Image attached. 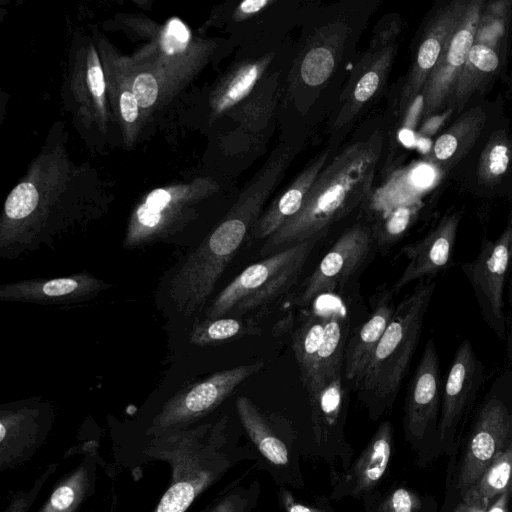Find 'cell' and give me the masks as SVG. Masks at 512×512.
Wrapping results in <instances>:
<instances>
[{
    "mask_svg": "<svg viewBox=\"0 0 512 512\" xmlns=\"http://www.w3.org/2000/svg\"><path fill=\"white\" fill-rule=\"evenodd\" d=\"M145 437L144 455L171 467L167 490L152 512H186L205 490L245 457L231 437L227 415Z\"/></svg>",
    "mask_w": 512,
    "mask_h": 512,
    "instance_id": "obj_1",
    "label": "cell"
},
{
    "mask_svg": "<svg viewBox=\"0 0 512 512\" xmlns=\"http://www.w3.org/2000/svg\"><path fill=\"white\" fill-rule=\"evenodd\" d=\"M382 148V136L350 145L326 164L300 210L267 238L260 250L269 256L304 241L349 215L368 195Z\"/></svg>",
    "mask_w": 512,
    "mask_h": 512,
    "instance_id": "obj_2",
    "label": "cell"
},
{
    "mask_svg": "<svg viewBox=\"0 0 512 512\" xmlns=\"http://www.w3.org/2000/svg\"><path fill=\"white\" fill-rule=\"evenodd\" d=\"M274 189L270 178L255 177L228 216L185 259L169 287V296L179 313L191 317L202 311L227 265L251 234Z\"/></svg>",
    "mask_w": 512,
    "mask_h": 512,
    "instance_id": "obj_3",
    "label": "cell"
},
{
    "mask_svg": "<svg viewBox=\"0 0 512 512\" xmlns=\"http://www.w3.org/2000/svg\"><path fill=\"white\" fill-rule=\"evenodd\" d=\"M434 290L435 282L421 281L401 300L371 356L357 390L374 420L393 405L419 342Z\"/></svg>",
    "mask_w": 512,
    "mask_h": 512,
    "instance_id": "obj_4",
    "label": "cell"
},
{
    "mask_svg": "<svg viewBox=\"0 0 512 512\" xmlns=\"http://www.w3.org/2000/svg\"><path fill=\"white\" fill-rule=\"evenodd\" d=\"M290 245L246 267L211 302L207 319L261 312L282 298L296 284L317 243L326 235Z\"/></svg>",
    "mask_w": 512,
    "mask_h": 512,
    "instance_id": "obj_5",
    "label": "cell"
},
{
    "mask_svg": "<svg viewBox=\"0 0 512 512\" xmlns=\"http://www.w3.org/2000/svg\"><path fill=\"white\" fill-rule=\"evenodd\" d=\"M350 315L334 293L316 298L301 314L292 333V350L302 383L344 365Z\"/></svg>",
    "mask_w": 512,
    "mask_h": 512,
    "instance_id": "obj_6",
    "label": "cell"
},
{
    "mask_svg": "<svg viewBox=\"0 0 512 512\" xmlns=\"http://www.w3.org/2000/svg\"><path fill=\"white\" fill-rule=\"evenodd\" d=\"M264 361L239 365L215 372L175 393L148 422L144 436L185 429L218 408L236 389L251 376L260 372Z\"/></svg>",
    "mask_w": 512,
    "mask_h": 512,
    "instance_id": "obj_7",
    "label": "cell"
},
{
    "mask_svg": "<svg viewBox=\"0 0 512 512\" xmlns=\"http://www.w3.org/2000/svg\"><path fill=\"white\" fill-rule=\"evenodd\" d=\"M374 243L367 226L357 223L346 229L304 281L293 303L307 307L319 296L334 293L363 266Z\"/></svg>",
    "mask_w": 512,
    "mask_h": 512,
    "instance_id": "obj_8",
    "label": "cell"
},
{
    "mask_svg": "<svg viewBox=\"0 0 512 512\" xmlns=\"http://www.w3.org/2000/svg\"><path fill=\"white\" fill-rule=\"evenodd\" d=\"M482 0H470L463 18L449 37L422 92L423 112L428 117L446 105L452 96L475 38L483 11Z\"/></svg>",
    "mask_w": 512,
    "mask_h": 512,
    "instance_id": "obj_9",
    "label": "cell"
},
{
    "mask_svg": "<svg viewBox=\"0 0 512 512\" xmlns=\"http://www.w3.org/2000/svg\"><path fill=\"white\" fill-rule=\"evenodd\" d=\"M52 414L45 405L27 404L0 409V470L28 461L46 440Z\"/></svg>",
    "mask_w": 512,
    "mask_h": 512,
    "instance_id": "obj_10",
    "label": "cell"
},
{
    "mask_svg": "<svg viewBox=\"0 0 512 512\" xmlns=\"http://www.w3.org/2000/svg\"><path fill=\"white\" fill-rule=\"evenodd\" d=\"M509 424L508 411L501 401L492 399L483 407L461 464L458 480L461 495L480 479L503 450Z\"/></svg>",
    "mask_w": 512,
    "mask_h": 512,
    "instance_id": "obj_11",
    "label": "cell"
},
{
    "mask_svg": "<svg viewBox=\"0 0 512 512\" xmlns=\"http://www.w3.org/2000/svg\"><path fill=\"white\" fill-rule=\"evenodd\" d=\"M344 365L319 375L304 385L311 408L315 440L321 448L344 442L348 395L344 386Z\"/></svg>",
    "mask_w": 512,
    "mask_h": 512,
    "instance_id": "obj_12",
    "label": "cell"
},
{
    "mask_svg": "<svg viewBox=\"0 0 512 512\" xmlns=\"http://www.w3.org/2000/svg\"><path fill=\"white\" fill-rule=\"evenodd\" d=\"M469 1L455 0L440 7L430 20L415 61L399 96V109L406 110L422 89L436 66L449 37L463 18Z\"/></svg>",
    "mask_w": 512,
    "mask_h": 512,
    "instance_id": "obj_13",
    "label": "cell"
},
{
    "mask_svg": "<svg viewBox=\"0 0 512 512\" xmlns=\"http://www.w3.org/2000/svg\"><path fill=\"white\" fill-rule=\"evenodd\" d=\"M111 286L96 276L81 272L56 278H36L2 284L0 300L67 305L91 300Z\"/></svg>",
    "mask_w": 512,
    "mask_h": 512,
    "instance_id": "obj_14",
    "label": "cell"
},
{
    "mask_svg": "<svg viewBox=\"0 0 512 512\" xmlns=\"http://www.w3.org/2000/svg\"><path fill=\"white\" fill-rule=\"evenodd\" d=\"M440 385L438 356L433 339H429L407 391L404 426L411 440L420 441L436 419Z\"/></svg>",
    "mask_w": 512,
    "mask_h": 512,
    "instance_id": "obj_15",
    "label": "cell"
},
{
    "mask_svg": "<svg viewBox=\"0 0 512 512\" xmlns=\"http://www.w3.org/2000/svg\"><path fill=\"white\" fill-rule=\"evenodd\" d=\"M459 220L458 214L445 216L424 238L403 248L408 263L391 288L393 294L414 280L437 274L447 265L454 249Z\"/></svg>",
    "mask_w": 512,
    "mask_h": 512,
    "instance_id": "obj_16",
    "label": "cell"
},
{
    "mask_svg": "<svg viewBox=\"0 0 512 512\" xmlns=\"http://www.w3.org/2000/svg\"><path fill=\"white\" fill-rule=\"evenodd\" d=\"M393 429L389 421L378 427L356 461L339 476L332 497H360L372 491L384 476L391 458Z\"/></svg>",
    "mask_w": 512,
    "mask_h": 512,
    "instance_id": "obj_17",
    "label": "cell"
},
{
    "mask_svg": "<svg viewBox=\"0 0 512 512\" xmlns=\"http://www.w3.org/2000/svg\"><path fill=\"white\" fill-rule=\"evenodd\" d=\"M393 293H379L368 317L350 332L344 355V378L357 389L371 356L395 310Z\"/></svg>",
    "mask_w": 512,
    "mask_h": 512,
    "instance_id": "obj_18",
    "label": "cell"
},
{
    "mask_svg": "<svg viewBox=\"0 0 512 512\" xmlns=\"http://www.w3.org/2000/svg\"><path fill=\"white\" fill-rule=\"evenodd\" d=\"M511 257L507 228L495 242H485L473 262L463 265L475 291L496 318L502 317L505 275Z\"/></svg>",
    "mask_w": 512,
    "mask_h": 512,
    "instance_id": "obj_19",
    "label": "cell"
},
{
    "mask_svg": "<svg viewBox=\"0 0 512 512\" xmlns=\"http://www.w3.org/2000/svg\"><path fill=\"white\" fill-rule=\"evenodd\" d=\"M328 151H323L286 187L261 214L253 227L251 236L255 239H267L279 230L302 207L305 198L327 164Z\"/></svg>",
    "mask_w": 512,
    "mask_h": 512,
    "instance_id": "obj_20",
    "label": "cell"
},
{
    "mask_svg": "<svg viewBox=\"0 0 512 512\" xmlns=\"http://www.w3.org/2000/svg\"><path fill=\"white\" fill-rule=\"evenodd\" d=\"M477 380V361L468 341L458 348L445 383L439 426L441 439L457 425Z\"/></svg>",
    "mask_w": 512,
    "mask_h": 512,
    "instance_id": "obj_21",
    "label": "cell"
},
{
    "mask_svg": "<svg viewBox=\"0 0 512 512\" xmlns=\"http://www.w3.org/2000/svg\"><path fill=\"white\" fill-rule=\"evenodd\" d=\"M97 455L85 454L82 460L55 486L38 512H78L96 490Z\"/></svg>",
    "mask_w": 512,
    "mask_h": 512,
    "instance_id": "obj_22",
    "label": "cell"
},
{
    "mask_svg": "<svg viewBox=\"0 0 512 512\" xmlns=\"http://www.w3.org/2000/svg\"><path fill=\"white\" fill-rule=\"evenodd\" d=\"M236 411L250 440L267 462L278 469L287 467L288 448L259 408L249 398L239 396Z\"/></svg>",
    "mask_w": 512,
    "mask_h": 512,
    "instance_id": "obj_23",
    "label": "cell"
},
{
    "mask_svg": "<svg viewBox=\"0 0 512 512\" xmlns=\"http://www.w3.org/2000/svg\"><path fill=\"white\" fill-rule=\"evenodd\" d=\"M486 115L479 106L464 112L435 141L433 154L444 165L454 164L464 157L480 135Z\"/></svg>",
    "mask_w": 512,
    "mask_h": 512,
    "instance_id": "obj_24",
    "label": "cell"
},
{
    "mask_svg": "<svg viewBox=\"0 0 512 512\" xmlns=\"http://www.w3.org/2000/svg\"><path fill=\"white\" fill-rule=\"evenodd\" d=\"M499 65V56L492 47L475 42L449 100L452 110H462L472 94L488 81Z\"/></svg>",
    "mask_w": 512,
    "mask_h": 512,
    "instance_id": "obj_25",
    "label": "cell"
},
{
    "mask_svg": "<svg viewBox=\"0 0 512 512\" xmlns=\"http://www.w3.org/2000/svg\"><path fill=\"white\" fill-rule=\"evenodd\" d=\"M260 334L261 327L255 317L223 316L196 323L189 340L193 345L204 347Z\"/></svg>",
    "mask_w": 512,
    "mask_h": 512,
    "instance_id": "obj_26",
    "label": "cell"
},
{
    "mask_svg": "<svg viewBox=\"0 0 512 512\" xmlns=\"http://www.w3.org/2000/svg\"><path fill=\"white\" fill-rule=\"evenodd\" d=\"M511 158L512 142L507 137L505 130L493 132L479 159V183L486 186L497 183L507 171Z\"/></svg>",
    "mask_w": 512,
    "mask_h": 512,
    "instance_id": "obj_27",
    "label": "cell"
},
{
    "mask_svg": "<svg viewBox=\"0 0 512 512\" xmlns=\"http://www.w3.org/2000/svg\"><path fill=\"white\" fill-rule=\"evenodd\" d=\"M512 491V443L502 450L480 479L462 497L492 499Z\"/></svg>",
    "mask_w": 512,
    "mask_h": 512,
    "instance_id": "obj_28",
    "label": "cell"
},
{
    "mask_svg": "<svg viewBox=\"0 0 512 512\" xmlns=\"http://www.w3.org/2000/svg\"><path fill=\"white\" fill-rule=\"evenodd\" d=\"M393 52L394 48L392 45L382 48L373 63L370 64L360 76L349 99L350 110L348 112H357L360 107L375 95L386 77Z\"/></svg>",
    "mask_w": 512,
    "mask_h": 512,
    "instance_id": "obj_29",
    "label": "cell"
},
{
    "mask_svg": "<svg viewBox=\"0 0 512 512\" xmlns=\"http://www.w3.org/2000/svg\"><path fill=\"white\" fill-rule=\"evenodd\" d=\"M266 65L267 59H262L239 67L221 95L219 109L223 110L244 98L260 78Z\"/></svg>",
    "mask_w": 512,
    "mask_h": 512,
    "instance_id": "obj_30",
    "label": "cell"
},
{
    "mask_svg": "<svg viewBox=\"0 0 512 512\" xmlns=\"http://www.w3.org/2000/svg\"><path fill=\"white\" fill-rule=\"evenodd\" d=\"M39 204V193L35 186L28 182L17 185L8 195L4 205L7 220L5 230L29 217Z\"/></svg>",
    "mask_w": 512,
    "mask_h": 512,
    "instance_id": "obj_31",
    "label": "cell"
},
{
    "mask_svg": "<svg viewBox=\"0 0 512 512\" xmlns=\"http://www.w3.org/2000/svg\"><path fill=\"white\" fill-rule=\"evenodd\" d=\"M334 64V56L329 48L324 46L312 48L302 61L301 78L310 86L320 85L329 78Z\"/></svg>",
    "mask_w": 512,
    "mask_h": 512,
    "instance_id": "obj_32",
    "label": "cell"
},
{
    "mask_svg": "<svg viewBox=\"0 0 512 512\" xmlns=\"http://www.w3.org/2000/svg\"><path fill=\"white\" fill-rule=\"evenodd\" d=\"M259 495L258 482L234 487L220 497L207 512H252Z\"/></svg>",
    "mask_w": 512,
    "mask_h": 512,
    "instance_id": "obj_33",
    "label": "cell"
},
{
    "mask_svg": "<svg viewBox=\"0 0 512 512\" xmlns=\"http://www.w3.org/2000/svg\"><path fill=\"white\" fill-rule=\"evenodd\" d=\"M420 496L405 487H397L382 496L374 512H422Z\"/></svg>",
    "mask_w": 512,
    "mask_h": 512,
    "instance_id": "obj_34",
    "label": "cell"
},
{
    "mask_svg": "<svg viewBox=\"0 0 512 512\" xmlns=\"http://www.w3.org/2000/svg\"><path fill=\"white\" fill-rule=\"evenodd\" d=\"M58 466V463H51L30 488L16 492L3 512H29L44 485L55 473Z\"/></svg>",
    "mask_w": 512,
    "mask_h": 512,
    "instance_id": "obj_35",
    "label": "cell"
},
{
    "mask_svg": "<svg viewBox=\"0 0 512 512\" xmlns=\"http://www.w3.org/2000/svg\"><path fill=\"white\" fill-rule=\"evenodd\" d=\"M190 39V32L186 25L178 18L168 22L162 36V48L169 54L180 53L185 50Z\"/></svg>",
    "mask_w": 512,
    "mask_h": 512,
    "instance_id": "obj_36",
    "label": "cell"
},
{
    "mask_svg": "<svg viewBox=\"0 0 512 512\" xmlns=\"http://www.w3.org/2000/svg\"><path fill=\"white\" fill-rule=\"evenodd\" d=\"M415 211L416 206L412 205L399 206L392 211L388 216L384 233L382 234L384 243L395 241L405 232Z\"/></svg>",
    "mask_w": 512,
    "mask_h": 512,
    "instance_id": "obj_37",
    "label": "cell"
},
{
    "mask_svg": "<svg viewBox=\"0 0 512 512\" xmlns=\"http://www.w3.org/2000/svg\"><path fill=\"white\" fill-rule=\"evenodd\" d=\"M158 91L157 81L150 73L139 74L133 82L132 92L140 107L153 105L158 97Z\"/></svg>",
    "mask_w": 512,
    "mask_h": 512,
    "instance_id": "obj_38",
    "label": "cell"
},
{
    "mask_svg": "<svg viewBox=\"0 0 512 512\" xmlns=\"http://www.w3.org/2000/svg\"><path fill=\"white\" fill-rule=\"evenodd\" d=\"M88 82L92 94L101 100L105 91L103 71L97 57H94L88 67Z\"/></svg>",
    "mask_w": 512,
    "mask_h": 512,
    "instance_id": "obj_39",
    "label": "cell"
},
{
    "mask_svg": "<svg viewBox=\"0 0 512 512\" xmlns=\"http://www.w3.org/2000/svg\"><path fill=\"white\" fill-rule=\"evenodd\" d=\"M122 117L126 122H133L138 117L139 104L132 91L125 90L120 95Z\"/></svg>",
    "mask_w": 512,
    "mask_h": 512,
    "instance_id": "obj_40",
    "label": "cell"
},
{
    "mask_svg": "<svg viewBox=\"0 0 512 512\" xmlns=\"http://www.w3.org/2000/svg\"><path fill=\"white\" fill-rule=\"evenodd\" d=\"M280 497L286 512H325L313 506L296 501L293 495L285 489L281 490Z\"/></svg>",
    "mask_w": 512,
    "mask_h": 512,
    "instance_id": "obj_41",
    "label": "cell"
},
{
    "mask_svg": "<svg viewBox=\"0 0 512 512\" xmlns=\"http://www.w3.org/2000/svg\"><path fill=\"white\" fill-rule=\"evenodd\" d=\"M490 505V499L462 497L454 512H487Z\"/></svg>",
    "mask_w": 512,
    "mask_h": 512,
    "instance_id": "obj_42",
    "label": "cell"
},
{
    "mask_svg": "<svg viewBox=\"0 0 512 512\" xmlns=\"http://www.w3.org/2000/svg\"><path fill=\"white\" fill-rule=\"evenodd\" d=\"M411 179L416 186L426 187L433 179V171L429 166H419L412 171Z\"/></svg>",
    "mask_w": 512,
    "mask_h": 512,
    "instance_id": "obj_43",
    "label": "cell"
},
{
    "mask_svg": "<svg viewBox=\"0 0 512 512\" xmlns=\"http://www.w3.org/2000/svg\"><path fill=\"white\" fill-rule=\"evenodd\" d=\"M408 111H409V113H408L405 123H406V126H408L409 128H413L417 121L418 115L423 112V97L421 94H419L415 98V100L412 102V104L408 108Z\"/></svg>",
    "mask_w": 512,
    "mask_h": 512,
    "instance_id": "obj_44",
    "label": "cell"
},
{
    "mask_svg": "<svg viewBox=\"0 0 512 512\" xmlns=\"http://www.w3.org/2000/svg\"><path fill=\"white\" fill-rule=\"evenodd\" d=\"M270 1L267 0H246L239 6V10L242 14L251 15L268 5Z\"/></svg>",
    "mask_w": 512,
    "mask_h": 512,
    "instance_id": "obj_45",
    "label": "cell"
},
{
    "mask_svg": "<svg viewBox=\"0 0 512 512\" xmlns=\"http://www.w3.org/2000/svg\"><path fill=\"white\" fill-rule=\"evenodd\" d=\"M512 491L508 490L498 495L496 500L489 506L487 512H508V502Z\"/></svg>",
    "mask_w": 512,
    "mask_h": 512,
    "instance_id": "obj_46",
    "label": "cell"
},
{
    "mask_svg": "<svg viewBox=\"0 0 512 512\" xmlns=\"http://www.w3.org/2000/svg\"><path fill=\"white\" fill-rule=\"evenodd\" d=\"M452 112V108L448 111V113H444L442 115L434 116L432 119L427 121L425 127H423V132L426 134L434 133L435 130L438 129V127L441 125V123L446 119L447 116H449Z\"/></svg>",
    "mask_w": 512,
    "mask_h": 512,
    "instance_id": "obj_47",
    "label": "cell"
},
{
    "mask_svg": "<svg viewBox=\"0 0 512 512\" xmlns=\"http://www.w3.org/2000/svg\"><path fill=\"white\" fill-rule=\"evenodd\" d=\"M508 230L510 232V253H511V256H512V220H511L510 226L508 227Z\"/></svg>",
    "mask_w": 512,
    "mask_h": 512,
    "instance_id": "obj_48",
    "label": "cell"
}]
</instances>
